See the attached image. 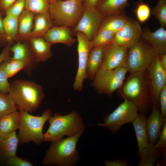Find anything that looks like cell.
<instances>
[{
    "mask_svg": "<svg viewBox=\"0 0 166 166\" xmlns=\"http://www.w3.org/2000/svg\"><path fill=\"white\" fill-rule=\"evenodd\" d=\"M117 90L119 96L131 102L139 112L146 115L152 108L146 71L130 73Z\"/></svg>",
    "mask_w": 166,
    "mask_h": 166,
    "instance_id": "6da1fadb",
    "label": "cell"
},
{
    "mask_svg": "<svg viewBox=\"0 0 166 166\" xmlns=\"http://www.w3.org/2000/svg\"><path fill=\"white\" fill-rule=\"evenodd\" d=\"M8 94L17 110L35 112L45 97L40 85L29 80L15 79L10 83Z\"/></svg>",
    "mask_w": 166,
    "mask_h": 166,
    "instance_id": "7a4b0ae2",
    "label": "cell"
},
{
    "mask_svg": "<svg viewBox=\"0 0 166 166\" xmlns=\"http://www.w3.org/2000/svg\"><path fill=\"white\" fill-rule=\"evenodd\" d=\"M84 130L65 139L51 142L42 161V164L47 166L75 165L80 158L77 144Z\"/></svg>",
    "mask_w": 166,
    "mask_h": 166,
    "instance_id": "3957f363",
    "label": "cell"
},
{
    "mask_svg": "<svg viewBox=\"0 0 166 166\" xmlns=\"http://www.w3.org/2000/svg\"><path fill=\"white\" fill-rule=\"evenodd\" d=\"M48 121L49 125L44 134V142L56 141L65 136H74L85 127L81 116L75 111L65 115L56 113Z\"/></svg>",
    "mask_w": 166,
    "mask_h": 166,
    "instance_id": "277c9868",
    "label": "cell"
},
{
    "mask_svg": "<svg viewBox=\"0 0 166 166\" xmlns=\"http://www.w3.org/2000/svg\"><path fill=\"white\" fill-rule=\"evenodd\" d=\"M19 112L20 118L17 134L19 143L23 144L33 142L39 145L44 142L43 128L45 122L51 116V110L45 109L40 116L33 115L26 111Z\"/></svg>",
    "mask_w": 166,
    "mask_h": 166,
    "instance_id": "5b68a950",
    "label": "cell"
},
{
    "mask_svg": "<svg viewBox=\"0 0 166 166\" xmlns=\"http://www.w3.org/2000/svg\"><path fill=\"white\" fill-rule=\"evenodd\" d=\"M83 0H56L49 4L48 11L56 26L74 28L83 13Z\"/></svg>",
    "mask_w": 166,
    "mask_h": 166,
    "instance_id": "8992f818",
    "label": "cell"
},
{
    "mask_svg": "<svg viewBox=\"0 0 166 166\" xmlns=\"http://www.w3.org/2000/svg\"><path fill=\"white\" fill-rule=\"evenodd\" d=\"M127 72L125 67L112 70L99 69L90 85L97 93L110 97L122 86Z\"/></svg>",
    "mask_w": 166,
    "mask_h": 166,
    "instance_id": "52a82bcc",
    "label": "cell"
},
{
    "mask_svg": "<svg viewBox=\"0 0 166 166\" xmlns=\"http://www.w3.org/2000/svg\"><path fill=\"white\" fill-rule=\"evenodd\" d=\"M157 55L143 39L128 48L125 67L130 73L146 71Z\"/></svg>",
    "mask_w": 166,
    "mask_h": 166,
    "instance_id": "ba28073f",
    "label": "cell"
},
{
    "mask_svg": "<svg viewBox=\"0 0 166 166\" xmlns=\"http://www.w3.org/2000/svg\"><path fill=\"white\" fill-rule=\"evenodd\" d=\"M123 99L122 103L104 118L103 123H99L97 125L107 128L115 134L123 125L132 123L137 117L139 112L131 102L126 99Z\"/></svg>",
    "mask_w": 166,
    "mask_h": 166,
    "instance_id": "9c48e42d",
    "label": "cell"
},
{
    "mask_svg": "<svg viewBox=\"0 0 166 166\" xmlns=\"http://www.w3.org/2000/svg\"><path fill=\"white\" fill-rule=\"evenodd\" d=\"M145 71L152 107L159 108L160 94L166 86V70L160 63L159 55L156 56Z\"/></svg>",
    "mask_w": 166,
    "mask_h": 166,
    "instance_id": "30bf717a",
    "label": "cell"
},
{
    "mask_svg": "<svg viewBox=\"0 0 166 166\" xmlns=\"http://www.w3.org/2000/svg\"><path fill=\"white\" fill-rule=\"evenodd\" d=\"M84 6L82 15L73 30L76 33H83L91 41L97 33L105 16L96 8L84 4Z\"/></svg>",
    "mask_w": 166,
    "mask_h": 166,
    "instance_id": "8fae6325",
    "label": "cell"
},
{
    "mask_svg": "<svg viewBox=\"0 0 166 166\" xmlns=\"http://www.w3.org/2000/svg\"><path fill=\"white\" fill-rule=\"evenodd\" d=\"M76 33L78 42V65L73 86L75 90L81 91L83 88L84 82L87 78L86 67L89 55L92 48L90 41L84 34L80 32Z\"/></svg>",
    "mask_w": 166,
    "mask_h": 166,
    "instance_id": "7c38bea8",
    "label": "cell"
},
{
    "mask_svg": "<svg viewBox=\"0 0 166 166\" xmlns=\"http://www.w3.org/2000/svg\"><path fill=\"white\" fill-rule=\"evenodd\" d=\"M128 49L113 42L104 46L103 57L99 69L112 70L125 67Z\"/></svg>",
    "mask_w": 166,
    "mask_h": 166,
    "instance_id": "4fadbf2b",
    "label": "cell"
},
{
    "mask_svg": "<svg viewBox=\"0 0 166 166\" xmlns=\"http://www.w3.org/2000/svg\"><path fill=\"white\" fill-rule=\"evenodd\" d=\"M142 31L138 22L129 18L123 27L115 33L113 42L117 45L129 48L140 40Z\"/></svg>",
    "mask_w": 166,
    "mask_h": 166,
    "instance_id": "5bb4252c",
    "label": "cell"
},
{
    "mask_svg": "<svg viewBox=\"0 0 166 166\" xmlns=\"http://www.w3.org/2000/svg\"><path fill=\"white\" fill-rule=\"evenodd\" d=\"M10 52L13 56L10 58L21 62L24 65L23 71L29 76L38 66L39 63L36 60L27 40L16 41L11 46Z\"/></svg>",
    "mask_w": 166,
    "mask_h": 166,
    "instance_id": "9a60e30c",
    "label": "cell"
},
{
    "mask_svg": "<svg viewBox=\"0 0 166 166\" xmlns=\"http://www.w3.org/2000/svg\"><path fill=\"white\" fill-rule=\"evenodd\" d=\"M166 120V118L162 115L159 108L152 106L151 112L145 121L147 136L151 144L155 145L157 142Z\"/></svg>",
    "mask_w": 166,
    "mask_h": 166,
    "instance_id": "2e32d148",
    "label": "cell"
},
{
    "mask_svg": "<svg viewBox=\"0 0 166 166\" xmlns=\"http://www.w3.org/2000/svg\"><path fill=\"white\" fill-rule=\"evenodd\" d=\"M141 38L149 44L156 55H160L166 53V30L161 26L154 32L146 28L143 30Z\"/></svg>",
    "mask_w": 166,
    "mask_h": 166,
    "instance_id": "e0dca14e",
    "label": "cell"
},
{
    "mask_svg": "<svg viewBox=\"0 0 166 166\" xmlns=\"http://www.w3.org/2000/svg\"><path fill=\"white\" fill-rule=\"evenodd\" d=\"M70 28L65 26H53L42 37L52 45L60 43L70 46L77 41V39L72 36Z\"/></svg>",
    "mask_w": 166,
    "mask_h": 166,
    "instance_id": "ac0fdd59",
    "label": "cell"
},
{
    "mask_svg": "<svg viewBox=\"0 0 166 166\" xmlns=\"http://www.w3.org/2000/svg\"><path fill=\"white\" fill-rule=\"evenodd\" d=\"M32 51L38 62H44L51 58L52 45L43 37H33L28 40Z\"/></svg>",
    "mask_w": 166,
    "mask_h": 166,
    "instance_id": "d6986e66",
    "label": "cell"
},
{
    "mask_svg": "<svg viewBox=\"0 0 166 166\" xmlns=\"http://www.w3.org/2000/svg\"><path fill=\"white\" fill-rule=\"evenodd\" d=\"M35 14L25 9L18 18V30L16 41L22 42L30 37Z\"/></svg>",
    "mask_w": 166,
    "mask_h": 166,
    "instance_id": "ffe728a7",
    "label": "cell"
},
{
    "mask_svg": "<svg viewBox=\"0 0 166 166\" xmlns=\"http://www.w3.org/2000/svg\"><path fill=\"white\" fill-rule=\"evenodd\" d=\"M18 143L16 131L5 136H0V160L5 161L16 156Z\"/></svg>",
    "mask_w": 166,
    "mask_h": 166,
    "instance_id": "44dd1931",
    "label": "cell"
},
{
    "mask_svg": "<svg viewBox=\"0 0 166 166\" xmlns=\"http://www.w3.org/2000/svg\"><path fill=\"white\" fill-rule=\"evenodd\" d=\"M146 118L145 115L138 113L137 117L132 123L136 137L138 154L139 156L143 150L150 144L146 128Z\"/></svg>",
    "mask_w": 166,
    "mask_h": 166,
    "instance_id": "7402d4cb",
    "label": "cell"
},
{
    "mask_svg": "<svg viewBox=\"0 0 166 166\" xmlns=\"http://www.w3.org/2000/svg\"><path fill=\"white\" fill-rule=\"evenodd\" d=\"M129 0H100L96 9L105 16L124 14Z\"/></svg>",
    "mask_w": 166,
    "mask_h": 166,
    "instance_id": "603a6c76",
    "label": "cell"
},
{
    "mask_svg": "<svg viewBox=\"0 0 166 166\" xmlns=\"http://www.w3.org/2000/svg\"><path fill=\"white\" fill-rule=\"evenodd\" d=\"M53 24L48 11L43 13L35 14L33 28L30 38L42 37L53 26Z\"/></svg>",
    "mask_w": 166,
    "mask_h": 166,
    "instance_id": "cb8c5ba5",
    "label": "cell"
},
{
    "mask_svg": "<svg viewBox=\"0 0 166 166\" xmlns=\"http://www.w3.org/2000/svg\"><path fill=\"white\" fill-rule=\"evenodd\" d=\"M103 46L93 47L91 49L86 67L88 79L92 80L99 69L103 55Z\"/></svg>",
    "mask_w": 166,
    "mask_h": 166,
    "instance_id": "d4e9b609",
    "label": "cell"
},
{
    "mask_svg": "<svg viewBox=\"0 0 166 166\" xmlns=\"http://www.w3.org/2000/svg\"><path fill=\"white\" fill-rule=\"evenodd\" d=\"M20 114L17 111L7 114L0 118V136H4L18 129Z\"/></svg>",
    "mask_w": 166,
    "mask_h": 166,
    "instance_id": "484cf974",
    "label": "cell"
},
{
    "mask_svg": "<svg viewBox=\"0 0 166 166\" xmlns=\"http://www.w3.org/2000/svg\"><path fill=\"white\" fill-rule=\"evenodd\" d=\"M18 18L15 16L6 15L3 18L4 30L7 38V43L13 44L16 40L18 30Z\"/></svg>",
    "mask_w": 166,
    "mask_h": 166,
    "instance_id": "4316f807",
    "label": "cell"
},
{
    "mask_svg": "<svg viewBox=\"0 0 166 166\" xmlns=\"http://www.w3.org/2000/svg\"><path fill=\"white\" fill-rule=\"evenodd\" d=\"M129 18L124 14L108 16L104 18L99 29H108L116 33L123 27Z\"/></svg>",
    "mask_w": 166,
    "mask_h": 166,
    "instance_id": "83f0119b",
    "label": "cell"
},
{
    "mask_svg": "<svg viewBox=\"0 0 166 166\" xmlns=\"http://www.w3.org/2000/svg\"><path fill=\"white\" fill-rule=\"evenodd\" d=\"M154 145L150 144L143 150L140 156V159L138 166H152L159 160L161 151Z\"/></svg>",
    "mask_w": 166,
    "mask_h": 166,
    "instance_id": "f1b7e54d",
    "label": "cell"
},
{
    "mask_svg": "<svg viewBox=\"0 0 166 166\" xmlns=\"http://www.w3.org/2000/svg\"><path fill=\"white\" fill-rule=\"evenodd\" d=\"M115 33L107 29H99L96 35L90 41L92 48L104 46L113 42Z\"/></svg>",
    "mask_w": 166,
    "mask_h": 166,
    "instance_id": "f546056e",
    "label": "cell"
},
{
    "mask_svg": "<svg viewBox=\"0 0 166 166\" xmlns=\"http://www.w3.org/2000/svg\"><path fill=\"white\" fill-rule=\"evenodd\" d=\"M49 3L47 0H25V9L35 14L48 11Z\"/></svg>",
    "mask_w": 166,
    "mask_h": 166,
    "instance_id": "4dcf8cb0",
    "label": "cell"
},
{
    "mask_svg": "<svg viewBox=\"0 0 166 166\" xmlns=\"http://www.w3.org/2000/svg\"><path fill=\"white\" fill-rule=\"evenodd\" d=\"M17 109L8 94L0 92V118Z\"/></svg>",
    "mask_w": 166,
    "mask_h": 166,
    "instance_id": "1f68e13d",
    "label": "cell"
},
{
    "mask_svg": "<svg viewBox=\"0 0 166 166\" xmlns=\"http://www.w3.org/2000/svg\"><path fill=\"white\" fill-rule=\"evenodd\" d=\"M152 14L159 21L161 26L166 27V0H158Z\"/></svg>",
    "mask_w": 166,
    "mask_h": 166,
    "instance_id": "d6a6232c",
    "label": "cell"
},
{
    "mask_svg": "<svg viewBox=\"0 0 166 166\" xmlns=\"http://www.w3.org/2000/svg\"><path fill=\"white\" fill-rule=\"evenodd\" d=\"M24 68L23 64L21 61L10 58L5 61V71L9 78H10Z\"/></svg>",
    "mask_w": 166,
    "mask_h": 166,
    "instance_id": "836d02e7",
    "label": "cell"
},
{
    "mask_svg": "<svg viewBox=\"0 0 166 166\" xmlns=\"http://www.w3.org/2000/svg\"><path fill=\"white\" fill-rule=\"evenodd\" d=\"M136 13L137 17L140 22H144L150 16V9L148 4L141 1L137 5Z\"/></svg>",
    "mask_w": 166,
    "mask_h": 166,
    "instance_id": "e575fe53",
    "label": "cell"
},
{
    "mask_svg": "<svg viewBox=\"0 0 166 166\" xmlns=\"http://www.w3.org/2000/svg\"><path fill=\"white\" fill-rule=\"evenodd\" d=\"M5 69V61L0 64V92L8 94L10 87Z\"/></svg>",
    "mask_w": 166,
    "mask_h": 166,
    "instance_id": "d590c367",
    "label": "cell"
},
{
    "mask_svg": "<svg viewBox=\"0 0 166 166\" xmlns=\"http://www.w3.org/2000/svg\"><path fill=\"white\" fill-rule=\"evenodd\" d=\"M154 147L162 152L163 159H166V120L165 121L161 130L158 139Z\"/></svg>",
    "mask_w": 166,
    "mask_h": 166,
    "instance_id": "8d00e7d4",
    "label": "cell"
},
{
    "mask_svg": "<svg viewBox=\"0 0 166 166\" xmlns=\"http://www.w3.org/2000/svg\"><path fill=\"white\" fill-rule=\"evenodd\" d=\"M25 0H16L5 12L18 18L25 9Z\"/></svg>",
    "mask_w": 166,
    "mask_h": 166,
    "instance_id": "74e56055",
    "label": "cell"
},
{
    "mask_svg": "<svg viewBox=\"0 0 166 166\" xmlns=\"http://www.w3.org/2000/svg\"><path fill=\"white\" fill-rule=\"evenodd\" d=\"M6 165L10 166H33V164L29 160L16 155L13 156L5 161Z\"/></svg>",
    "mask_w": 166,
    "mask_h": 166,
    "instance_id": "f35d334b",
    "label": "cell"
},
{
    "mask_svg": "<svg viewBox=\"0 0 166 166\" xmlns=\"http://www.w3.org/2000/svg\"><path fill=\"white\" fill-rule=\"evenodd\" d=\"M159 108L162 115L166 118V86L163 88L160 94Z\"/></svg>",
    "mask_w": 166,
    "mask_h": 166,
    "instance_id": "ab89813d",
    "label": "cell"
},
{
    "mask_svg": "<svg viewBox=\"0 0 166 166\" xmlns=\"http://www.w3.org/2000/svg\"><path fill=\"white\" fill-rule=\"evenodd\" d=\"M106 166H129L125 159H118L110 160H106L104 161Z\"/></svg>",
    "mask_w": 166,
    "mask_h": 166,
    "instance_id": "60d3db41",
    "label": "cell"
},
{
    "mask_svg": "<svg viewBox=\"0 0 166 166\" xmlns=\"http://www.w3.org/2000/svg\"><path fill=\"white\" fill-rule=\"evenodd\" d=\"M13 45L11 43H7L0 53V64L11 58V56L10 55V49Z\"/></svg>",
    "mask_w": 166,
    "mask_h": 166,
    "instance_id": "b9f144b4",
    "label": "cell"
},
{
    "mask_svg": "<svg viewBox=\"0 0 166 166\" xmlns=\"http://www.w3.org/2000/svg\"><path fill=\"white\" fill-rule=\"evenodd\" d=\"M2 14V12H0V45H6L7 44V38L3 26Z\"/></svg>",
    "mask_w": 166,
    "mask_h": 166,
    "instance_id": "7bdbcfd3",
    "label": "cell"
},
{
    "mask_svg": "<svg viewBox=\"0 0 166 166\" xmlns=\"http://www.w3.org/2000/svg\"><path fill=\"white\" fill-rule=\"evenodd\" d=\"M16 0H0V10L3 13L5 12Z\"/></svg>",
    "mask_w": 166,
    "mask_h": 166,
    "instance_id": "ee69618b",
    "label": "cell"
},
{
    "mask_svg": "<svg viewBox=\"0 0 166 166\" xmlns=\"http://www.w3.org/2000/svg\"><path fill=\"white\" fill-rule=\"evenodd\" d=\"M100 0H83L84 5L90 7L96 8Z\"/></svg>",
    "mask_w": 166,
    "mask_h": 166,
    "instance_id": "f6af8a7d",
    "label": "cell"
},
{
    "mask_svg": "<svg viewBox=\"0 0 166 166\" xmlns=\"http://www.w3.org/2000/svg\"><path fill=\"white\" fill-rule=\"evenodd\" d=\"M159 56L160 63L163 67L166 70V53Z\"/></svg>",
    "mask_w": 166,
    "mask_h": 166,
    "instance_id": "bcb514c9",
    "label": "cell"
},
{
    "mask_svg": "<svg viewBox=\"0 0 166 166\" xmlns=\"http://www.w3.org/2000/svg\"><path fill=\"white\" fill-rule=\"evenodd\" d=\"M55 0H47L49 4Z\"/></svg>",
    "mask_w": 166,
    "mask_h": 166,
    "instance_id": "7dc6e473",
    "label": "cell"
},
{
    "mask_svg": "<svg viewBox=\"0 0 166 166\" xmlns=\"http://www.w3.org/2000/svg\"><path fill=\"white\" fill-rule=\"evenodd\" d=\"M0 12H1V11L0 10Z\"/></svg>",
    "mask_w": 166,
    "mask_h": 166,
    "instance_id": "c3c4849f",
    "label": "cell"
}]
</instances>
